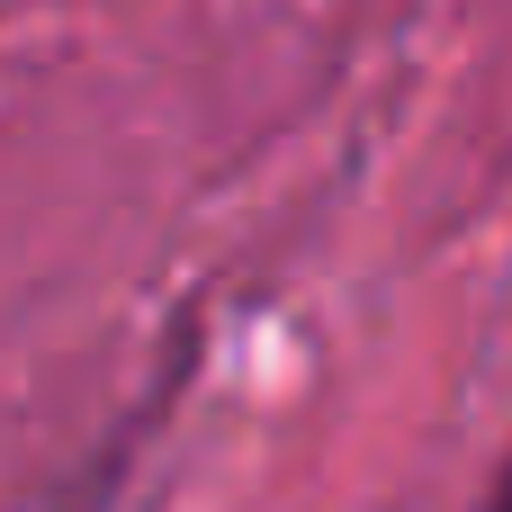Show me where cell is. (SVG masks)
I'll list each match as a JSON object with an SVG mask.
<instances>
[{"label":"cell","mask_w":512,"mask_h":512,"mask_svg":"<svg viewBox=\"0 0 512 512\" xmlns=\"http://www.w3.org/2000/svg\"><path fill=\"white\" fill-rule=\"evenodd\" d=\"M477 512H512V459H504V477L486 486V504H477Z\"/></svg>","instance_id":"cell-1"}]
</instances>
